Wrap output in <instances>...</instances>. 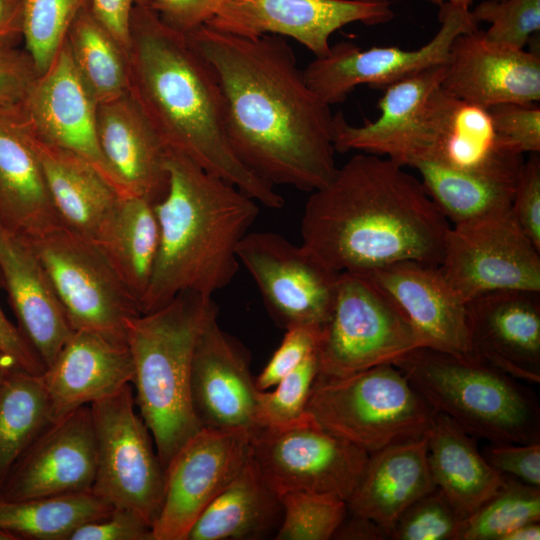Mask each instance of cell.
Returning a JSON list of instances; mask_svg holds the SVG:
<instances>
[{
  "mask_svg": "<svg viewBox=\"0 0 540 540\" xmlns=\"http://www.w3.org/2000/svg\"><path fill=\"white\" fill-rule=\"evenodd\" d=\"M187 35L218 76L238 160L274 187L313 192L328 184L338 168L334 114L308 86L286 38L240 37L207 25Z\"/></svg>",
  "mask_w": 540,
  "mask_h": 540,
  "instance_id": "cell-1",
  "label": "cell"
},
{
  "mask_svg": "<svg viewBox=\"0 0 540 540\" xmlns=\"http://www.w3.org/2000/svg\"><path fill=\"white\" fill-rule=\"evenodd\" d=\"M450 225L419 177L359 152L311 192L301 245L336 272L366 273L403 261L440 265Z\"/></svg>",
  "mask_w": 540,
  "mask_h": 540,
  "instance_id": "cell-2",
  "label": "cell"
},
{
  "mask_svg": "<svg viewBox=\"0 0 540 540\" xmlns=\"http://www.w3.org/2000/svg\"><path fill=\"white\" fill-rule=\"evenodd\" d=\"M127 93L167 150L233 184L271 209L284 205L274 186L246 168L227 136L225 97L213 66L187 34L136 5L129 26Z\"/></svg>",
  "mask_w": 540,
  "mask_h": 540,
  "instance_id": "cell-3",
  "label": "cell"
},
{
  "mask_svg": "<svg viewBox=\"0 0 540 540\" xmlns=\"http://www.w3.org/2000/svg\"><path fill=\"white\" fill-rule=\"evenodd\" d=\"M168 190L154 204L160 241L141 314L193 291L210 296L239 269L237 248L259 214L257 201L204 170L187 156L167 150Z\"/></svg>",
  "mask_w": 540,
  "mask_h": 540,
  "instance_id": "cell-4",
  "label": "cell"
},
{
  "mask_svg": "<svg viewBox=\"0 0 540 540\" xmlns=\"http://www.w3.org/2000/svg\"><path fill=\"white\" fill-rule=\"evenodd\" d=\"M216 312L212 297L184 291L160 309L126 323L135 403L164 467L202 429L191 402V366L198 337Z\"/></svg>",
  "mask_w": 540,
  "mask_h": 540,
  "instance_id": "cell-5",
  "label": "cell"
},
{
  "mask_svg": "<svg viewBox=\"0 0 540 540\" xmlns=\"http://www.w3.org/2000/svg\"><path fill=\"white\" fill-rule=\"evenodd\" d=\"M393 365L434 412L490 443L540 442V406L519 380L472 357L418 347Z\"/></svg>",
  "mask_w": 540,
  "mask_h": 540,
  "instance_id": "cell-6",
  "label": "cell"
},
{
  "mask_svg": "<svg viewBox=\"0 0 540 540\" xmlns=\"http://www.w3.org/2000/svg\"><path fill=\"white\" fill-rule=\"evenodd\" d=\"M306 413L368 454L423 437L434 411L393 364L340 377L317 376Z\"/></svg>",
  "mask_w": 540,
  "mask_h": 540,
  "instance_id": "cell-7",
  "label": "cell"
},
{
  "mask_svg": "<svg viewBox=\"0 0 540 540\" xmlns=\"http://www.w3.org/2000/svg\"><path fill=\"white\" fill-rule=\"evenodd\" d=\"M418 347L403 313L366 274L339 273L316 349L319 376L394 364Z\"/></svg>",
  "mask_w": 540,
  "mask_h": 540,
  "instance_id": "cell-8",
  "label": "cell"
},
{
  "mask_svg": "<svg viewBox=\"0 0 540 540\" xmlns=\"http://www.w3.org/2000/svg\"><path fill=\"white\" fill-rule=\"evenodd\" d=\"M24 240L46 271L72 329L126 344V323L141 313L99 246L63 226Z\"/></svg>",
  "mask_w": 540,
  "mask_h": 540,
  "instance_id": "cell-9",
  "label": "cell"
},
{
  "mask_svg": "<svg viewBox=\"0 0 540 540\" xmlns=\"http://www.w3.org/2000/svg\"><path fill=\"white\" fill-rule=\"evenodd\" d=\"M135 406L131 384L90 405L97 458L92 491L153 527L163 503L165 467Z\"/></svg>",
  "mask_w": 540,
  "mask_h": 540,
  "instance_id": "cell-10",
  "label": "cell"
},
{
  "mask_svg": "<svg viewBox=\"0 0 540 540\" xmlns=\"http://www.w3.org/2000/svg\"><path fill=\"white\" fill-rule=\"evenodd\" d=\"M369 454L305 413L297 421L251 430V457L277 494L312 492L347 500Z\"/></svg>",
  "mask_w": 540,
  "mask_h": 540,
  "instance_id": "cell-11",
  "label": "cell"
},
{
  "mask_svg": "<svg viewBox=\"0 0 540 540\" xmlns=\"http://www.w3.org/2000/svg\"><path fill=\"white\" fill-rule=\"evenodd\" d=\"M439 266L466 303L497 291L540 292V250L510 209L450 225Z\"/></svg>",
  "mask_w": 540,
  "mask_h": 540,
  "instance_id": "cell-12",
  "label": "cell"
},
{
  "mask_svg": "<svg viewBox=\"0 0 540 540\" xmlns=\"http://www.w3.org/2000/svg\"><path fill=\"white\" fill-rule=\"evenodd\" d=\"M237 256L280 327L322 328L331 311L340 272L323 264L301 244L271 231H249L238 245Z\"/></svg>",
  "mask_w": 540,
  "mask_h": 540,
  "instance_id": "cell-13",
  "label": "cell"
},
{
  "mask_svg": "<svg viewBox=\"0 0 540 540\" xmlns=\"http://www.w3.org/2000/svg\"><path fill=\"white\" fill-rule=\"evenodd\" d=\"M440 27L427 43L415 50L397 46L361 49L352 42L331 45L323 57H315L305 69L304 78L311 90L325 103H342L360 85L386 86L432 66L448 61L450 47L461 33L479 27L470 9L441 5Z\"/></svg>",
  "mask_w": 540,
  "mask_h": 540,
  "instance_id": "cell-14",
  "label": "cell"
},
{
  "mask_svg": "<svg viewBox=\"0 0 540 540\" xmlns=\"http://www.w3.org/2000/svg\"><path fill=\"white\" fill-rule=\"evenodd\" d=\"M251 458V430L200 429L165 467L153 540H187L203 510Z\"/></svg>",
  "mask_w": 540,
  "mask_h": 540,
  "instance_id": "cell-15",
  "label": "cell"
},
{
  "mask_svg": "<svg viewBox=\"0 0 540 540\" xmlns=\"http://www.w3.org/2000/svg\"><path fill=\"white\" fill-rule=\"evenodd\" d=\"M394 16L390 0H226L206 25L240 37H289L323 57L337 30L357 22L380 25Z\"/></svg>",
  "mask_w": 540,
  "mask_h": 540,
  "instance_id": "cell-16",
  "label": "cell"
},
{
  "mask_svg": "<svg viewBox=\"0 0 540 540\" xmlns=\"http://www.w3.org/2000/svg\"><path fill=\"white\" fill-rule=\"evenodd\" d=\"M96 108L65 40L30 87L17 121L40 139L84 159L118 192L98 144Z\"/></svg>",
  "mask_w": 540,
  "mask_h": 540,
  "instance_id": "cell-17",
  "label": "cell"
},
{
  "mask_svg": "<svg viewBox=\"0 0 540 540\" xmlns=\"http://www.w3.org/2000/svg\"><path fill=\"white\" fill-rule=\"evenodd\" d=\"M96 439L90 405L52 422L0 484V500L15 501L92 490Z\"/></svg>",
  "mask_w": 540,
  "mask_h": 540,
  "instance_id": "cell-18",
  "label": "cell"
},
{
  "mask_svg": "<svg viewBox=\"0 0 540 540\" xmlns=\"http://www.w3.org/2000/svg\"><path fill=\"white\" fill-rule=\"evenodd\" d=\"M212 314L194 350L190 395L194 414L203 429L255 428L258 389L244 347L226 333Z\"/></svg>",
  "mask_w": 540,
  "mask_h": 540,
  "instance_id": "cell-19",
  "label": "cell"
},
{
  "mask_svg": "<svg viewBox=\"0 0 540 540\" xmlns=\"http://www.w3.org/2000/svg\"><path fill=\"white\" fill-rule=\"evenodd\" d=\"M364 274L403 313L419 347L471 357L466 302L439 265L403 261Z\"/></svg>",
  "mask_w": 540,
  "mask_h": 540,
  "instance_id": "cell-20",
  "label": "cell"
},
{
  "mask_svg": "<svg viewBox=\"0 0 540 540\" xmlns=\"http://www.w3.org/2000/svg\"><path fill=\"white\" fill-rule=\"evenodd\" d=\"M441 88L486 109L540 100V56L489 42L483 30L459 34L450 47Z\"/></svg>",
  "mask_w": 540,
  "mask_h": 540,
  "instance_id": "cell-21",
  "label": "cell"
},
{
  "mask_svg": "<svg viewBox=\"0 0 540 540\" xmlns=\"http://www.w3.org/2000/svg\"><path fill=\"white\" fill-rule=\"evenodd\" d=\"M466 306L471 357L539 384L540 292H491Z\"/></svg>",
  "mask_w": 540,
  "mask_h": 540,
  "instance_id": "cell-22",
  "label": "cell"
},
{
  "mask_svg": "<svg viewBox=\"0 0 540 540\" xmlns=\"http://www.w3.org/2000/svg\"><path fill=\"white\" fill-rule=\"evenodd\" d=\"M445 72L446 64L432 66L383 88L375 121L354 126L341 111L334 114L336 152L369 153L411 168L420 158L429 98Z\"/></svg>",
  "mask_w": 540,
  "mask_h": 540,
  "instance_id": "cell-23",
  "label": "cell"
},
{
  "mask_svg": "<svg viewBox=\"0 0 540 540\" xmlns=\"http://www.w3.org/2000/svg\"><path fill=\"white\" fill-rule=\"evenodd\" d=\"M96 134L121 196L153 204L163 199L169 184L167 149L128 93L97 105Z\"/></svg>",
  "mask_w": 540,
  "mask_h": 540,
  "instance_id": "cell-24",
  "label": "cell"
},
{
  "mask_svg": "<svg viewBox=\"0 0 540 540\" xmlns=\"http://www.w3.org/2000/svg\"><path fill=\"white\" fill-rule=\"evenodd\" d=\"M133 374L127 344L74 330L42 374L53 420L113 395L132 384Z\"/></svg>",
  "mask_w": 540,
  "mask_h": 540,
  "instance_id": "cell-25",
  "label": "cell"
},
{
  "mask_svg": "<svg viewBox=\"0 0 540 540\" xmlns=\"http://www.w3.org/2000/svg\"><path fill=\"white\" fill-rule=\"evenodd\" d=\"M0 273L17 327L46 368L74 330L31 246L2 226Z\"/></svg>",
  "mask_w": 540,
  "mask_h": 540,
  "instance_id": "cell-26",
  "label": "cell"
},
{
  "mask_svg": "<svg viewBox=\"0 0 540 540\" xmlns=\"http://www.w3.org/2000/svg\"><path fill=\"white\" fill-rule=\"evenodd\" d=\"M436 488L427 457V434L369 454L346 500L348 512L372 520L388 535L399 516Z\"/></svg>",
  "mask_w": 540,
  "mask_h": 540,
  "instance_id": "cell-27",
  "label": "cell"
},
{
  "mask_svg": "<svg viewBox=\"0 0 540 540\" xmlns=\"http://www.w3.org/2000/svg\"><path fill=\"white\" fill-rule=\"evenodd\" d=\"M425 126L426 156L421 162L475 170L520 154L498 138L488 109L449 95L441 85L430 96Z\"/></svg>",
  "mask_w": 540,
  "mask_h": 540,
  "instance_id": "cell-28",
  "label": "cell"
},
{
  "mask_svg": "<svg viewBox=\"0 0 540 540\" xmlns=\"http://www.w3.org/2000/svg\"><path fill=\"white\" fill-rule=\"evenodd\" d=\"M17 123L40 162L61 225L94 242L121 195L84 159Z\"/></svg>",
  "mask_w": 540,
  "mask_h": 540,
  "instance_id": "cell-29",
  "label": "cell"
},
{
  "mask_svg": "<svg viewBox=\"0 0 540 540\" xmlns=\"http://www.w3.org/2000/svg\"><path fill=\"white\" fill-rule=\"evenodd\" d=\"M0 226L23 239L62 226L34 150L17 121L2 116Z\"/></svg>",
  "mask_w": 540,
  "mask_h": 540,
  "instance_id": "cell-30",
  "label": "cell"
},
{
  "mask_svg": "<svg viewBox=\"0 0 540 540\" xmlns=\"http://www.w3.org/2000/svg\"><path fill=\"white\" fill-rule=\"evenodd\" d=\"M427 457L435 486L463 520L506 482L486 461L475 437L438 412L427 433Z\"/></svg>",
  "mask_w": 540,
  "mask_h": 540,
  "instance_id": "cell-31",
  "label": "cell"
},
{
  "mask_svg": "<svg viewBox=\"0 0 540 540\" xmlns=\"http://www.w3.org/2000/svg\"><path fill=\"white\" fill-rule=\"evenodd\" d=\"M523 156L510 154L475 170H454L432 162H419L413 169L452 225L510 209Z\"/></svg>",
  "mask_w": 540,
  "mask_h": 540,
  "instance_id": "cell-32",
  "label": "cell"
},
{
  "mask_svg": "<svg viewBox=\"0 0 540 540\" xmlns=\"http://www.w3.org/2000/svg\"><path fill=\"white\" fill-rule=\"evenodd\" d=\"M282 507L252 457L210 502L191 527L187 540H239L264 536Z\"/></svg>",
  "mask_w": 540,
  "mask_h": 540,
  "instance_id": "cell-33",
  "label": "cell"
},
{
  "mask_svg": "<svg viewBox=\"0 0 540 540\" xmlns=\"http://www.w3.org/2000/svg\"><path fill=\"white\" fill-rule=\"evenodd\" d=\"M159 241L160 230L154 204L131 195L118 198L94 241L138 307L151 280Z\"/></svg>",
  "mask_w": 540,
  "mask_h": 540,
  "instance_id": "cell-34",
  "label": "cell"
},
{
  "mask_svg": "<svg viewBox=\"0 0 540 540\" xmlns=\"http://www.w3.org/2000/svg\"><path fill=\"white\" fill-rule=\"evenodd\" d=\"M113 507L92 490L23 500H0V527L20 540H69L81 525L107 516Z\"/></svg>",
  "mask_w": 540,
  "mask_h": 540,
  "instance_id": "cell-35",
  "label": "cell"
},
{
  "mask_svg": "<svg viewBox=\"0 0 540 540\" xmlns=\"http://www.w3.org/2000/svg\"><path fill=\"white\" fill-rule=\"evenodd\" d=\"M52 422L42 374L16 367L0 380V484Z\"/></svg>",
  "mask_w": 540,
  "mask_h": 540,
  "instance_id": "cell-36",
  "label": "cell"
},
{
  "mask_svg": "<svg viewBox=\"0 0 540 540\" xmlns=\"http://www.w3.org/2000/svg\"><path fill=\"white\" fill-rule=\"evenodd\" d=\"M66 43L73 63L97 105L127 94V53L96 19L90 7L76 17Z\"/></svg>",
  "mask_w": 540,
  "mask_h": 540,
  "instance_id": "cell-37",
  "label": "cell"
},
{
  "mask_svg": "<svg viewBox=\"0 0 540 540\" xmlns=\"http://www.w3.org/2000/svg\"><path fill=\"white\" fill-rule=\"evenodd\" d=\"M540 521V488L506 477L505 484L462 522L458 540H503L521 525Z\"/></svg>",
  "mask_w": 540,
  "mask_h": 540,
  "instance_id": "cell-38",
  "label": "cell"
},
{
  "mask_svg": "<svg viewBox=\"0 0 540 540\" xmlns=\"http://www.w3.org/2000/svg\"><path fill=\"white\" fill-rule=\"evenodd\" d=\"M88 7L90 0H23L24 49L39 74L50 66L76 17Z\"/></svg>",
  "mask_w": 540,
  "mask_h": 540,
  "instance_id": "cell-39",
  "label": "cell"
},
{
  "mask_svg": "<svg viewBox=\"0 0 540 540\" xmlns=\"http://www.w3.org/2000/svg\"><path fill=\"white\" fill-rule=\"evenodd\" d=\"M282 517L278 540H329L345 519V500L330 494L287 492L278 495Z\"/></svg>",
  "mask_w": 540,
  "mask_h": 540,
  "instance_id": "cell-40",
  "label": "cell"
},
{
  "mask_svg": "<svg viewBox=\"0 0 540 540\" xmlns=\"http://www.w3.org/2000/svg\"><path fill=\"white\" fill-rule=\"evenodd\" d=\"M319 374L316 352L282 378L273 390L257 392L256 427H277L293 423L306 413L314 382Z\"/></svg>",
  "mask_w": 540,
  "mask_h": 540,
  "instance_id": "cell-41",
  "label": "cell"
},
{
  "mask_svg": "<svg viewBox=\"0 0 540 540\" xmlns=\"http://www.w3.org/2000/svg\"><path fill=\"white\" fill-rule=\"evenodd\" d=\"M470 12L477 24H490L484 37L500 46L524 49L540 30V0H484Z\"/></svg>",
  "mask_w": 540,
  "mask_h": 540,
  "instance_id": "cell-42",
  "label": "cell"
},
{
  "mask_svg": "<svg viewBox=\"0 0 540 540\" xmlns=\"http://www.w3.org/2000/svg\"><path fill=\"white\" fill-rule=\"evenodd\" d=\"M463 519L436 487L412 503L389 532L393 540H458Z\"/></svg>",
  "mask_w": 540,
  "mask_h": 540,
  "instance_id": "cell-43",
  "label": "cell"
},
{
  "mask_svg": "<svg viewBox=\"0 0 540 540\" xmlns=\"http://www.w3.org/2000/svg\"><path fill=\"white\" fill-rule=\"evenodd\" d=\"M501 142L520 154L540 152V107L504 103L488 108Z\"/></svg>",
  "mask_w": 540,
  "mask_h": 540,
  "instance_id": "cell-44",
  "label": "cell"
},
{
  "mask_svg": "<svg viewBox=\"0 0 540 540\" xmlns=\"http://www.w3.org/2000/svg\"><path fill=\"white\" fill-rule=\"evenodd\" d=\"M38 75L25 49L0 47V116L20 117L23 102Z\"/></svg>",
  "mask_w": 540,
  "mask_h": 540,
  "instance_id": "cell-45",
  "label": "cell"
},
{
  "mask_svg": "<svg viewBox=\"0 0 540 540\" xmlns=\"http://www.w3.org/2000/svg\"><path fill=\"white\" fill-rule=\"evenodd\" d=\"M320 330L315 327L287 329L281 344L255 379L256 388L271 389L316 352Z\"/></svg>",
  "mask_w": 540,
  "mask_h": 540,
  "instance_id": "cell-46",
  "label": "cell"
},
{
  "mask_svg": "<svg viewBox=\"0 0 540 540\" xmlns=\"http://www.w3.org/2000/svg\"><path fill=\"white\" fill-rule=\"evenodd\" d=\"M510 211L525 235L540 250V157L530 154L521 167Z\"/></svg>",
  "mask_w": 540,
  "mask_h": 540,
  "instance_id": "cell-47",
  "label": "cell"
},
{
  "mask_svg": "<svg viewBox=\"0 0 540 540\" xmlns=\"http://www.w3.org/2000/svg\"><path fill=\"white\" fill-rule=\"evenodd\" d=\"M481 453L502 476L540 488V442L490 443Z\"/></svg>",
  "mask_w": 540,
  "mask_h": 540,
  "instance_id": "cell-48",
  "label": "cell"
},
{
  "mask_svg": "<svg viewBox=\"0 0 540 540\" xmlns=\"http://www.w3.org/2000/svg\"><path fill=\"white\" fill-rule=\"evenodd\" d=\"M69 540H153V532L139 514L113 508L107 516L81 525Z\"/></svg>",
  "mask_w": 540,
  "mask_h": 540,
  "instance_id": "cell-49",
  "label": "cell"
},
{
  "mask_svg": "<svg viewBox=\"0 0 540 540\" xmlns=\"http://www.w3.org/2000/svg\"><path fill=\"white\" fill-rule=\"evenodd\" d=\"M226 0H152L151 8L169 27L188 34L206 25Z\"/></svg>",
  "mask_w": 540,
  "mask_h": 540,
  "instance_id": "cell-50",
  "label": "cell"
},
{
  "mask_svg": "<svg viewBox=\"0 0 540 540\" xmlns=\"http://www.w3.org/2000/svg\"><path fill=\"white\" fill-rule=\"evenodd\" d=\"M152 0H90V8L96 19L126 51L129 48V26L136 5L151 7Z\"/></svg>",
  "mask_w": 540,
  "mask_h": 540,
  "instance_id": "cell-51",
  "label": "cell"
},
{
  "mask_svg": "<svg viewBox=\"0 0 540 540\" xmlns=\"http://www.w3.org/2000/svg\"><path fill=\"white\" fill-rule=\"evenodd\" d=\"M3 289L0 273V290ZM0 350L10 355L17 365L30 373L41 375L45 365L21 331L4 314L0 306Z\"/></svg>",
  "mask_w": 540,
  "mask_h": 540,
  "instance_id": "cell-52",
  "label": "cell"
},
{
  "mask_svg": "<svg viewBox=\"0 0 540 540\" xmlns=\"http://www.w3.org/2000/svg\"><path fill=\"white\" fill-rule=\"evenodd\" d=\"M22 21L23 0H0V47H18Z\"/></svg>",
  "mask_w": 540,
  "mask_h": 540,
  "instance_id": "cell-53",
  "label": "cell"
},
{
  "mask_svg": "<svg viewBox=\"0 0 540 540\" xmlns=\"http://www.w3.org/2000/svg\"><path fill=\"white\" fill-rule=\"evenodd\" d=\"M333 539L383 540L388 539V535L372 520L351 514V518L346 515Z\"/></svg>",
  "mask_w": 540,
  "mask_h": 540,
  "instance_id": "cell-54",
  "label": "cell"
},
{
  "mask_svg": "<svg viewBox=\"0 0 540 540\" xmlns=\"http://www.w3.org/2000/svg\"><path fill=\"white\" fill-rule=\"evenodd\" d=\"M539 521L526 523L508 533L503 540H539Z\"/></svg>",
  "mask_w": 540,
  "mask_h": 540,
  "instance_id": "cell-55",
  "label": "cell"
},
{
  "mask_svg": "<svg viewBox=\"0 0 540 540\" xmlns=\"http://www.w3.org/2000/svg\"><path fill=\"white\" fill-rule=\"evenodd\" d=\"M16 367H19L16 361L10 355L0 350V380Z\"/></svg>",
  "mask_w": 540,
  "mask_h": 540,
  "instance_id": "cell-56",
  "label": "cell"
},
{
  "mask_svg": "<svg viewBox=\"0 0 540 540\" xmlns=\"http://www.w3.org/2000/svg\"><path fill=\"white\" fill-rule=\"evenodd\" d=\"M431 4L441 6L443 4H450L456 7L470 9L474 0H425Z\"/></svg>",
  "mask_w": 540,
  "mask_h": 540,
  "instance_id": "cell-57",
  "label": "cell"
},
{
  "mask_svg": "<svg viewBox=\"0 0 540 540\" xmlns=\"http://www.w3.org/2000/svg\"><path fill=\"white\" fill-rule=\"evenodd\" d=\"M0 540H20V538L12 531L0 527Z\"/></svg>",
  "mask_w": 540,
  "mask_h": 540,
  "instance_id": "cell-58",
  "label": "cell"
}]
</instances>
